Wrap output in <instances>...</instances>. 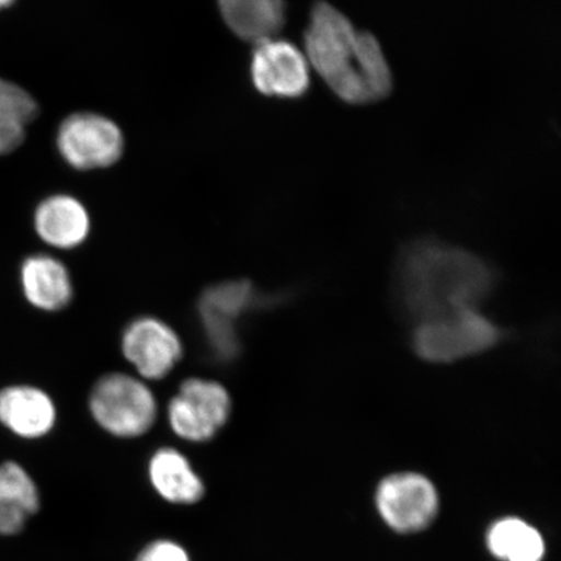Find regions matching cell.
I'll return each instance as SVG.
<instances>
[{
	"label": "cell",
	"instance_id": "cell-1",
	"mask_svg": "<svg viewBox=\"0 0 561 561\" xmlns=\"http://www.w3.org/2000/svg\"><path fill=\"white\" fill-rule=\"evenodd\" d=\"M497 284L493 264L476 252L436 238H419L399 251L391 296L397 311L416 324L434 316L481 308Z\"/></svg>",
	"mask_w": 561,
	"mask_h": 561
},
{
	"label": "cell",
	"instance_id": "cell-2",
	"mask_svg": "<svg viewBox=\"0 0 561 561\" xmlns=\"http://www.w3.org/2000/svg\"><path fill=\"white\" fill-rule=\"evenodd\" d=\"M305 55L328 88L347 104H370L390 94L392 76L375 35L357 31L334 5L319 2L305 33Z\"/></svg>",
	"mask_w": 561,
	"mask_h": 561
},
{
	"label": "cell",
	"instance_id": "cell-3",
	"mask_svg": "<svg viewBox=\"0 0 561 561\" xmlns=\"http://www.w3.org/2000/svg\"><path fill=\"white\" fill-rule=\"evenodd\" d=\"M507 339L506 329L480 308H466L413 324L410 346L425 363L454 364L486 354Z\"/></svg>",
	"mask_w": 561,
	"mask_h": 561
},
{
	"label": "cell",
	"instance_id": "cell-4",
	"mask_svg": "<svg viewBox=\"0 0 561 561\" xmlns=\"http://www.w3.org/2000/svg\"><path fill=\"white\" fill-rule=\"evenodd\" d=\"M89 410L95 423L111 436L137 438L157 423L158 402L142 378L108 374L93 386Z\"/></svg>",
	"mask_w": 561,
	"mask_h": 561
},
{
	"label": "cell",
	"instance_id": "cell-5",
	"mask_svg": "<svg viewBox=\"0 0 561 561\" xmlns=\"http://www.w3.org/2000/svg\"><path fill=\"white\" fill-rule=\"evenodd\" d=\"M231 398L226 386L205 378H187L168 404V423L175 436L194 444L213 439L227 425Z\"/></svg>",
	"mask_w": 561,
	"mask_h": 561
},
{
	"label": "cell",
	"instance_id": "cell-6",
	"mask_svg": "<svg viewBox=\"0 0 561 561\" xmlns=\"http://www.w3.org/2000/svg\"><path fill=\"white\" fill-rule=\"evenodd\" d=\"M56 144L67 163L80 171L115 164L124 150L121 128L110 118L95 114H76L66 118Z\"/></svg>",
	"mask_w": 561,
	"mask_h": 561
},
{
	"label": "cell",
	"instance_id": "cell-7",
	"mask_svg": "<svg viewBox=\"0 0 561 561\" xmlns=\"http://www.w3.org/2000/svg\"><path fill=\"white\" fill-rule=\"evenodd\" d=\"M376 504L391 529L416 533L436 518L439 500L436 486L425 476L402 472L385 477L377 488Z\"/></svg>",
	"mask_w": 561,
	"mask_h": 561
},
{
	"label": "cell",
	"instance_id": "cell-8",
	"mask_svg": "<svg viewBox=\"0 0 561 561\" xmlns=\"http://www.w3.org/2000/svg\"><path fill=\"white\" fill-rule=\"evenodd\" d=\"M311 67L304 51L291 42L272 38L255 47L251 77L255 88L268 96L296 100L311 85Z\"/></svg>",
	"mask_w": 561,
	"mask_h": 561
},
{
	"label": "cell",
	"instance_id": "cell-9",
	"mask_svg": "<svg viewBox=\"0 0 561 561\" xmlns=\"http://www.w3.org/2000/svg\"><path fill=\"white\" fill-rule=\"evenodd\" d=\"M122 350L139 378L149 381L170 375L184 354L179 334L167 322L151 316L136 319L125 328Z\"/></svg>",
	"mask_w": 561,
	"mask_h": 561
},
{
	"label": "cell",
	"instance_id": "cell-10",
	"mask_svg": "<svg viewBox=\"0 0 561 561\" xmlns=\"http://www.w3.org/2000/svg\"><path fill=\"white\" fill-rule=\"evenodd\" d=\"M255 290L249 280H228L210 286L202 294L198 310L210 346L224 359L240 351L237 320L255 304Z\"/></svg>",
	"mask_w": 561,
	"mask_h": 561
},
{
	"label": "cell",
	"instance_id": "cell-11",
	"mask_svg": "<svg viewBox=\"0 0 561 561\" xmlns=\"http://www.w3.org/2000/svg\"><path fill=\"white\" fill-rule=\"evenodd\" d=\"M58 419L53 398L31 385L7 386L0 390V424L15 436L37 439L54 430Z\"/></svg>",
	"mask_w": 561,
	"mask_h": 561
},
{
	"label": "cell",
	"instance_id": "cell-12",
	"mask_svg": "<svg viewBox=\"0 0 561 561\" xmlns=\"http://www.w3.org/2000/svg\"><path fill=\"white\" fill-rule=\"evenodd\" d=\"M21 289L27 304L39 311L65 310L73 299V283L58 259L38 254L26 257L20 270Z\"/></svg>",
	"mask_w": 561,
	"mask_h": 561
},
{
	"label": "cell",
	"instance_id": "cell-13",
	"mask_svg": "<svg viewBox=\"0 0 561 561\" xmlns=\"http://www.w3.org/2000/svg\"><path fill=\"white\" fill-rule=\"evenodd\" d=\"M34 229L51 248H79L90 233V216L80 201L69 195H54L41 202L34 213Z\"/></svg>",
	"mask_w": 561,
	"mask_h": 561
},
{
	"label": "cell",
	"instance_id": "cell-14",
	"mask_svg": "<svg viewBox=\"0 0 561 561\" xmlns=\"http://www.w3.org/2000/svg\"><path fill=\"white\" fill-rule=\"evenodd\" d=\"M224 21L243 41L277 38L285 24L284 0H219Z\"/></svg>",
	"mask_w": 561,
	"mask_h": 561
},
{
	"label": "cell",
	"instance_id": "cell-15",
	"mask_svg": "<svg viewBox=\"0 0 561 561\" xmlns=\"http://www.w3.org/2000/svg\"><path fill=\"white\" fill-rule=\"evenodd\" d=\"M149 476L161 497L174 504H193L205 495V485L185 455L171 447L152 455Z\"/></svg>",
	"mask_w": 561,
	"mask_h": 561
},
{
	"label": "cell",
	"instance_id": "cell-16",
	"mask_svg": "<svg viewBox=\"0 0 561 561\" xmlns=\"http://www.w3.org/2000/svg\"><path fill=\"white\" fill-rule=\"evenodd\" d=\"M38 115V104L16 83L0 79V156L24 142L26 126Z\"/></svg>",
	"mask_w": 561,
	"mask_h": 561
},
{
	"label": "cell",
	"instance_id": "cell-17",
	"mask_svg": "<svg viewBox=\"0 0 561 561\" xmlns=\"http://www.w3.org/2000/svg\"><path fill=\"white\" fill-rule=\"evenodd\" d=\"M491 553L506 561H542L545 542L538 530L520 518H504L488 535Z\"/></svg>",
	"mask_w": 561,
	"mask_h": 561
},
{
	"label": "cell",
	"instance_id": "cell-18",
	"mask_svg": "<svg viewBox=\"0 0 561 561\" xmlns=\"http://www.w3.org/2000/svg\"><path fill=\"white\" fill-rule=\"evenodd\" d=\"M0 494L16 504L27 516L39 510L41 497L30 473L15 461L0 466Z\"/></svg>",
	"mask_w": 561,
	"mask_h": 561
},
{
	"label": "cell",
	"instance_id": "cell-19",
	"mask_svg": "<svg viewBox=\"0 0 561 561\" xmlns=\"http://www.w3.org/2000/svg\"><path fill=\"white\" fill-rule=\"evenodd\" d=\"M136 561H191L181 546L171 541H158L139 553Z\"/></svg>",
	"mask_w": 561,
	"mask_h": 561
},
{
	"label": "cell",
	"instance_id": "cell-20",
	"mask_svg": "<svg viewBox=\"0 0 561 561\" xmlns=\"http://www.w3.org/2000/svg\"><path fill=\"white\" fill-rule=\"evenodd\" d=\"M15 0H0V10L7 9L10 7Z\"/></svg>",
	"mask_w": 561,
	"mask_h": 561
}]
</instances>
